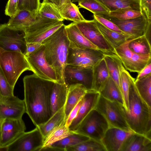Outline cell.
Returning <instances> with one entry per match:
<instances>
[{
    "label": "cell",
    "mask_w": 151,
    "mask_h": 151,
    "mask_svg": "<svg viewBox=\"0 0 151 151\" xmlns=\"http://www.w3.org/2000/svg\"><path fill=\"white\" fill-rule=\"evenodd\" d=\"M23 81L26 113L37 127L52 116L50 97L55 82L40 78L34 73L25 76Z\"/></svg>",
    "instance_id": "1"
},
{
    "label": "cell",
    "mask_w": 151,
    "mask_h": 151,
    "mask_svg": "<svg viewBox=\"0 0 151 151\" xmlns=\"http://www.w3.org/2000/svg\"><path fill=\"white\" fill-rule=\"evenodd\" d=\"M131 78L128 96V110L123 105V116L130 130L151 139V107L142 98Z\"/></svg>",
    "instance_id": "2"
},
{
    "label": "cell",
    "mask_w": 151,
    "mask_h": 151,
    "mask_svg": "<svg viewBox=\"0 0 151 151\" xmlns=\"http://www.w3.org/2000/svg\"><path fill=\"white\" fill-rule=\"evenodd\" d=\"M42 44L44 46L45 58L55 71L58 82L65 83L64 72L70 47L65 25L63 24Z\"/></svg>",
    "instance_id": "3"
},
{
    "label": "cell",
    "mask_w": 151,
    "mask_h": 151,
    "mask_svg": "<svg viewBox=\"0 0 151 151\" xmlns=\"http://www.w3.org/2000/svg\"><path fill=\"white\" fill-rule=\"evenodd\" d=\"M0 67L9 84L14 88L20 75L31 68L23 54L0 47Z\"/></svg>",
    "instance_id": "4"
},
{
    "label": "cell",
    "mask_w": 151,
    "mask_h": 151,
    "mask_svg": "<svg viewBox=\"0 0 151 151\" xmlns=\"http://www.w3.org/2000/svg\"><path fill=\"white\" fill-rule=\"evenodd\" d=\"M110 127L104 116L94 109L84 118L73 132L101 141Z\"/></svg>",
    "instance_id": "5"
},
{
    "label": "cell",
    "mask_w": 151,
    "mask_h": 151,
    "mask_svg": "<svg viewBox=\"0 0 151 151\" xmlns=\"http://www.w3.org/2000/svg\"><path fill=\"white\" fill-rule=\"evenodd\" d=\"M122 105L100 95L95 109L104 116L110 127L118 128L127 131H132L123 116Z\"/></svg>",
    "instance_id": "6"
},
{
    "label": "cell",
    "mask_w": 151,
    "mask_h": 151,
    "mask_svg": "<svg viewBox=\"0 0 151 151\" xmlns=\"http://www.w3.org/2000/svg\"><path fill=\"white\" fill-rule=\"evenodd\" d=\"M24 32L9 26L0 24V47L9 51L22 53L24 55L26 49Z\"/></svg>",
    "instance_id": "7"
},
{
    "label": "cell",
    "mask_w": 151,
    "mask_h": 151,
    "mask_svg": "<svg viewBox=\"0 0 151 151\" xmlns=\"http://www.w3.org/2000/svg\"><path fill=\"white\" fill-rule=\"evenodd\" d=\"M25 57L31 71L34 74L43 79L58 82L55 71L45 58L43 45L36 51Z\"/></svg>",
    "instance_id": "8"
},
{
    "label": "cell",
    "mask_w": 151,
    "mask_h": 151,
    "mask_svg": "<svg viewBox=\"0 0 151 151\" xmlns=\"http://www.w3.org/2000/svg\"><path fill=\"white\" fill-rule=\"evenodd\" d=\"M105 54L97 49H80L70 47L67 65L92 68L98 62L104 58Z\"/></svg>",
    "instance_id": "9"
},
{
    "label": "cell",
    "mask_w": 151,
    "mask_h": 151,
    "mask_svg": "<svg viewBox=\"0 0 151 151\" xmlns=\"http://www.w3.org/2000/svg\"><path fill=\"white\" fill-rule=\"evenodd\" d=\"M76 23L82 34L98 49L105 54H116L114 50L107 42L98 29L94 19Z\"/></svg>",
    "instance_id": "10"
},
{
    "label": "cell",
    "mask_w": 151,
    "mask_h": 151,
    "mask_svg": "<svg viewBox=\"0 0 151 151\" xmlns=\"http://www.w3.org/2000/svg\"><path fill=\"white\" fill-rule=\"evenodd\" d=\"M44 137L39 128L24 132L17 139L8 146V151H40Z\"/></svg>",
    "instance_id": "11"
},
{
    "label": "cell",
    "mask_w": 151,
    "mask_h": 151,
    "mask_svg": "<svg viewBox=\"0 0 151 151\" xmlns=\"http://www.w3.org/2000/svg\"><path fill=\"white\" fill-rule=\"evenodd\" d=\"M114 23L122 31L131 36L133 39L145 35L151 31V23L142 15L133 19L119 20L107 15H99Z\"/></svg>",
    "instance_id": "12"
},
{
    "label": "cell",
    "mask_w": 151,
    "mask_h": 151,
    "mask_svg": "<svg viewBox=\"0 0 151 151\" xmlns=\"http://www.w3.org/2000/svg\"><path fill=\"white\" fill-rule=\"evenodd\" d=\"M64 79L68 87L72 85L80 84L87 91L94 90L92 68L67 65L64 70Z\"/></svg>",
    "instance_id": "13"
},
{
    "label": "cell",
    "mask_w": 151,
    "mask_h": 151,
    "mask_svg": "<svg viewBox=\"0 0 151 151\" xmlns=\"http://www.w3.org/2000/svg\"><path fill=\"white\" fill-rule=\"evenodd\" d=\"M26 129L22 119H5L1 123L0 147H8L20 137Z\"/></svg>",
    "instance_id": "14"
},
{
    "label": "cell",
    "mask_w": 151,
    "mask_h": 151,
    "mask_svg": "<svg viewBox=\"0 0 151 151\" xmlns=\"http://www.w3.org/2000/svg\"><path fill=\"white\" fill-rule=\"evenodd\" d=\"M26 113L24 100L13 96L0 97V119H21Z\"/></svg>",
    "instance_id": "15"
},
{
    "label": "cell",
    "mask_w": 151,
    "mask_h": 151,
    "mask_svg": "<svg viewBox=\"0 0 151 151\" xmlns=\"http://www.w3.org/2000/svg\"><path fill=\"white\" fill-rule=\"evenodd\" d=\"M133 132L110 127L106 130L101 142L106 151H120L126 138Z\"/></svg>",
    "instance_id": "16"
},
{
    "label": "cell",
    "mask_w": 151,
    "mask_h": 151,
    "mask_svg": "<svg viewBox=\"0 0 151 151\" xmlns=\"http://www.w3.org/2000/svg\"><path fill=\"white\" fill-rule=\"evenodd\" d=\"M100 94L94 90L87 91L82 99V102L77 116L69 127L74 132L84 118L92 109L95 108Z\"/></svg>",
    "instance_id": "17"
},
{
    "label": "cell",
    "mask_w": 151,
    "mask_h": 151,
    "mask_svg": "<svg viewBox=\"0 0 151 151\" xmlns=\"http://www.w3.org/2000/svg\"><path fill=\"white\" fill-rule=\"evenodd\" d=\"M63 24L62 21H51L45 23L36 29L25 33V40L27 42L42 43Z\"/></svg>",
    "instance_id": "18"
},
{
    "label": "cell",
    "mask_w": 151,
    "mask_h": 151,
    "mask_svg": "<svg viewBox=\"0 0 151 151\" xmlns=\"http://www.w3.org/2000/svg\"><path fill=\"white\" fill-rule=\"evenodd\" d=\"M65 28L70 47L80 49L88 48L98 49L82 34L76 23L73 22L65 25Z\"/></svg>",
    "instance_id": "19"
},
{
    "label": "cell",
    "mask_w": 151,
    "mask_h": 151,
    "mask_svg": "<svg viewBox=\"0 0 151 151\" xmlns=\"http://www.w3.org/2000/svg\"><path fill=\"white\" fill-rule=\"evenodd\" d=\"M120 151H151V139L133 132L125 140Z\"/></svg>",
    "instance_id": "20"
},
{
    "label": "cell",
    "mask_w": 151,
    "mask_h": 151,
    "mask_svg": "<svg viewBox=\"0 0 151 151\" xmlns=\"http://www.w3.org/2000/svg\"><path fill=\"white\" fill-rule=\"evenodd\" d=\"M37 14L35 12L26 10H18L10 17L7 24L12 27L24 31L36 22Z\"/></svg>",
    "instance_id": "21"
},
{
    "label": "cell",
    "mask_w": 151,
    "mask_h": 151,
    "mask_svg": "<svg viewBox=\"0 0 151 151\" xmlns=\"http://www.w3.org/2000/svg\"><path fill=\"white\" fill-rule=\"evenodd\" d=\"M87 91L84 87L80 84L73 85L68 87L66 101L64 107L66 119Z\"/></svg>",
    "instance_id": "22"
},
{
    "label": "cell",
    "mask_w": 151,
    "mask_h": 151,
    "mask_svg": "<svg viewBox=\"0 0 151 151\" xmlns=\"http://www.w3.org/2000/svg\"><path fill=\"white\" fill-rule=\"evenodd\" d=\"M68 89V87L65 83H55L50 97L52 116L64 107Z\"/></svg>",
    "instance_id": "23"
},
{
    "label": "cell",
    "mask_w": 151,
    "mask_h": 151,
    "mask_svg": "<svg viewBox=\"0 0 151 151\" xmlns=\"http://www.w3.org/2000/svg\"><path fill=\"white\" fill-rule=\"evenodd\" d=\"M96 21L98 29L107 42L114 50L128 39H133L130 35L124 34L110 30Z\"/></svg>",
    "instance_id": "24"
},
{
    "label": "cell",
    "mask_w": 151,
    "mask_h": 151,
    "mask_svg": "<svg viewBox=\"0 0 151 151\" xmlns=\"http://www.w3.org/2000/svg\"><path fill=\"white\" fill-rule=\"evenodd\" d=\"M93 89L99 92L109 77L106 62L103 58L93 67Z\"/></svg>",
    "instance_id": "25"
},
{
    "label": "cell",
    "mask_w": 151,
    "mask_h": 151,
    "mask_svg": "<svg viewBox=\"0 0 151 151\" xmlns=\"http://www.w3.org/2000/svg\"><path fill=\"white\" fill-rule=\"evenodd\" d=\"M66 119L60 125L53 129L44 138L43 146L41 149L50 146L74 133L70 131L66 126Z\"/></svg>",
    "instance_id": "26"
},
{
    "label": "cell",
    "mask_w": 151,
    "mask_h": 151,
    "mask_svg": "<svg viewBox=\"0 0 151 151\" xmlns=\"http://www.w3.org/2000/svg\"><path fill=\"white\" fill-rule=\"evenodd\" d=\"M101 96L109 100L123 105L124 101L122 93L116 85L109 76L99 92Z\"/></svg>",
    "instance_id": "27"
},
{
    "label": "cell",
    "mask_w": 151,
    "mask_h": 151,
    "mask_svg": "<svg viewBox=\"0 0 151 151\" xmlns=\"http://www.w3.org/2000/svg\"><path fill=\"white\" fill-rule=\"evenodd\" d=\"M104 58L106 62L109 76L115 82L121 92L119 70L120 67L123 65L122 61L115 54H105Z\"/></svg>",
    "instance_id": "28"
},
{
    "label": "cell",
    "mask_w": 151,
    "mask_h": 151,
    "mask_svg": "<svg viewBox=\"0 0 151 151\" xmlns=\"http://www.w3.org/2000/svg\"><path fill=\"white\" fill-rule=\"evenodd\" d=\"M36 17L43 19L63 21L59 10L53 4L46 2L41 3Z\"/></svg>",
    "instance_id": "29"
},
{
    "label": "cell",
    "mask_w": 151,
    "mask_h": 151,
    "mask_svg": "<svg viewBox=\"0 0 151 151\" xmlns=\"http://www.w3.org/2000/svg\"><path fill=\"white\" fill-rule=\"evenodd\" d=\"M110 11L122 9L137 10L141 12V0H98ZM142 13V12H141Z\"/></svg>",
    "instance_id": "30"
},
{
    "label": "cell",
    "mask_w": 151,
    "mask_h": 151,
    "mask_svg": "<svg viewBox=\"0 0 151 151\" xmlns=\"http://www.w3.org/2000/svg\"><path fill=\"white\" fill-rule=\"evenodd\" d=\"M134 83L141 97L151 107V73L135 79Z\"/></svg>",
    "instance_id": "31"
},
{
    "label": "cell",
    "mask_w": 151,
    "mask_h": 151,
    "mask_svg": "<svg viewBox=\"0 0 151 151\" xmlns=\"http://www.w3.org/2000/svg\"><path fill=\"white\" fill-rule=\"evenodd\" d=\"M66 119L64 107L56 112L45 123L37 127L45 138L53 129Z\"/></svg>",
    "instance_id": "32"
},
{
    "label": "cell",
    "mask_w": 151,
    "mask_h": 151,
    "mask_svg": "<svg viewBox=\"0 0 151 151\" xmlns=\"http://www.w3.org/2000/svg\"><path fill=\"white\" fill-rule=\"evenodd\" d=\"M128 46L133 52L141 55H151L150 43L145 35L130 39Z\"/></svg>",
    "instance_id": "33"
},
{
    "label": "cell",
    "mask_w": 151,
    "mask_h": 151,
    "mask_svg": "<svg viewBox=\"0 0 151 151\" xmlns=\"http://www.w3.org/2000/svg\"><path fill=\"white\" fill-rule=\"evenodd\" d=\"M60 11L64 19L76 23L86 20L80 12L78 7L72 2L64 5Z\"/></svg>",
    "instance_id": "34"
},
{
    "label": "cell",
    "mask_w": 151,
    "mask_h": 151,
    "mask_svg": "<svg viewBox=\"0 0 151 151\" xmlns=\"http://www.w3.org/2000/svg\"><path fill=\"white\" fill-rule=\"evenodd\" d=\"M78 5L93 14L98 15H108L110 10L104 4L98 0H78Z\"/></svg>",
    "instance_id": "35"
},
{
    "label": "cell",
    "mask_w": 151,
    "mask_h": 151,
    "mask_svg": "<svg viewBox=\"0 0 151 151\" xmlns=\"http://www.w3.org/2000/svg\"><path fill=\"white\" fill-rule=\"evenodd\" d=\"M89 138L86 136L74 132L51 146L59 148L60 151H65L66 148L75 146Z\"/></svg>",
    "instance_id": "36"
},
{
    "label": "cell",
    "mask_w": 151,
    "mask_h": 151,
    "mask_svg": "<svg viewBox=\"0 0 151 151\" xmlns=\"http://www.w3.org/2000/svg\"><path fill=\"white\" fill-rule=\"evenodd\" d=\"M120 83L121 92L123 98L124 107L128 110V96L130 81L132 76L126 70L123 65L120 68Z\"/></svg>",
    "instance_id": "37"
},
{
    "label": "cell",
    "mask_w": 151,
    "mask_h": 151,
    "mask_svg": "<svg viewBox=\"0 0 151 151\" xmlns=\"http://www.w3.org/2000/svg\"><path fill=\"white\" fill-rule=\"evenodd\" d=\"M65 151H106L101 141L91 138L65 149Z\"/></svg>",
    "instance_id": "38"
},
{
    "label": "cell",
    "mask_w": 151,
    "mask_h": 151,
    "mask_svg": "<svg viewBox=\"0 0 151 151\" xmlns=\"http://www.w3.org/2000/svg\"><path fill=\"white\" fill-rule=\"evenodd\" d=\"M151 55H141L133 53L129 68L131 72L139 73L151 62Z\"/></svg>",
    "instance_id": "39"
},
{
    "label": "cell",
    "mask_w": 151,
    "mask_h": 151,
    "mask_svg": "<svg viewBox=\"0 0 151 151\" xmlns=\"http://www.w3.org/2000/svg\"><path fill=\"white\" fill-rule=\"evenodd\" d=\"M130 39H128L115 49L116 54L122 61L125 69L128 70L133 52L129 49L128 45Z\"/></svg>",
    "instance_id": "40"
},
{
    "label": "cell",
    "mask_w": 151,
    "mask_h": 151,
    "mask_svg": "<svg viewBox=\"0 0 151 151\" xmlns=\"http://www.w3.org/2000/svg\"><path fill=\"white\" fill-rule=\"evenodd\" d=\"M142 15L137 10L122 9L111 11L108 16L119 20H126L136 18Z\"/></svg>",
    "instance_id": "41"
},
{
    "label": "cell",
    "mask_w": 151,
    "mask_h": 151,
    "mask_svg": "<svg viewBox=\"0 0 151 151\" xmlns=\"http://www.w3.org/2000/svg\"><path fill=\"white\" fill-rule=\"evenodd\" d=\"M14 89L9 83L0 67V97L5 98L14 95Z\"/></svg>",
    "instance_id": "42"
},
{
    "label": "cell",
    "mask_w": 151,
    "mask_h": 151,
    "mask_svg": "<svg viewBox=\"0 0 151 151\" xmlns=\"http://www.w3.org/2000/svg\"><path fill=\"white\" fill-rule=\"evenodd\" d=\"M40 4V0H19L18 10H26L37 14Z\"/></svg>",
    "instance_id": "43"
},
{
    "label": "cell",
    "mask_w": 151,
    "mask_h": 151,
    "mask_svg": "<svg viewBox=\"0 0 151 151\" xmlns=\"http://www.w3.org/2000/svg\"><path fill=\"white\" fill-rule=\"evenodd\" d=\"M93 17L94 19L106 28L118 32L129 35L122 31L114 23L104 17L95 14H93Z\"/></svg>",
    "instance_id": "44"
},
{
    "label": "cell",
    "mask_w": 151,
    "mask_h": 151,
    "mask_svg": "<svg viewBox=\"0 0 151 151\" xmlns=\"http://www.w3.org/2000/svg\"><path fill=\"white\" fill-rule=\"evenodd\" d=\"M19 0H9L6 6L5 14L10 17L14 15L18 11Z\"/></svg>",
    "instance_id": "45"
},
{
    "label": "cell",
    "mask_w": 151,
    "mask_h": 151,
    "mask_svg": "<svg viewBox=\"0 0 151 151\" xmlns=\"http://www.w3.org/2000/svg\"><path fill=\"white\" fill-rule=\"evenodd\" d=\"M140 6L142 14L151 23V0H141Z\"/></svg>",
    "instance_id": "46"
},
{
    "label": "cell",
    "mask_w": 151,
    "mask_h": 151,
    "mask_svg": "<svg viewBox=\"0 0 151 151\" xmlns=\"http://www.w3.org/2000/svg\"><path fill=\"white\" fill-rule=\"evenodd\" d=\"M82 99L71 110L66 119L65 125L68 128L73 120L77 116L81 103Z\"/></svg>",
    "instance_id": "47"
},
{
    "label": "cell",
    "mask_w": 151,
    "mask_h": 151,
    "mask_svg": "<svg viewBox=\"0 0 151 151\" xmlns=\"http://www.w3.org/2000/svg\"><path fill=\"white\" fill-rule=\"evenodd\" d=\"M40 43L27 42L26 49L24 55L27 57L36 51L42 45Z\"/></svg>",
    "instance_id": "48"
},
{
    "label": "cell",
    "mask_w": 151,
    "mask_h": 151,
    "mask_svg": "<svg viewBox=\"0 0 151 151\" xmlns=\"http://www.w3.org/2000/svg\"><path fill=\"white\" fill-rule=\"evenodd\" d=\"M42 2L52 4L60 10L64 5L72 2L71 0H43Z\"/></svg>",
    "instance_id": "49"
},
{
    "label": "cell",
    "mask_w": 151,
    "mask_h": 151,
    "mask_svg": "<svg viewBox=\"0 0 151 151\" xmlns=\"http://www.w3.org/2000/svg\"><path fill=\"white\" fill-rule=\"evenodd\" d=\"M151 73V62H150L139 73L135 80L138 79Z\"/></svg>",
    "instance_id": "50"
},
{
    "label": "cell",
    "mask_w": 151,
    "mask_h": 151,
    "mask_svg": "<svg viewBox=\"0 0 151 151\" xmlns=\"http://www.w3.org/2000/svg\"><path fill=\"white\" fill-rule=\"evenodd\" d=\"M0 151H8V147H0Z\"/></svg>",
    "instance_id": "51"
},
{
    "label": "cell",
    "mask_w": 151,
    "mask_h": 151,
    "mask_svg": "<svg viewBox=\"0 0 151 151\" xmlns=\"http://www.w3.org/2000/svg\"><path fill=\"white\" fill-rule=\"evenodd\" d=\"M3 119H0V142L1 140V123L2 122Z\"/></svg>",
    "instance_id": "52"
},
{
    "label": "cell",
    "mask_w": 151,
    "mask_h": 151,
    "mask_svg": "<svg viewBox=\"0 0 151 151\" xmlns=\"http://www.w3.org/2000/svg\"><path fill=\"white\" fill-rule=\"evenodd\" d=\"M72 2H78V0H71Z\"/></svg>",
    "instance_id": "53"
}]
</instances>
